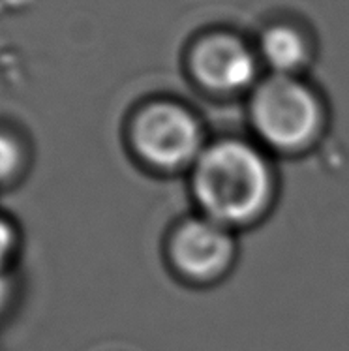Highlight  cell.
Here are the masks:
<instances>
[{
    "label": "cell",
    "instance_id": "cell-1",
    "mask_svg": "<svg viewBox=\"0 0 349 351\" xmlns=\"http://www.w3.org/2000/svg\"><path fill=\"white\" fill-rule=\"evenodd\" d=\"M192 186L205 218L226 228L244 226L269 205L272 173L256 147L226 139L203 149L193 164Z\"/></svg>",
    "mask_w": 349,
    "mask_h": 351
},
{
    "label": "cell",
    "instance_id": "cell-2",
    "mask_svg": "<svg viewBox=\"0 0 349 351\" xmlns=\"http://www.w3.org/2000/svg\"><path fill=\"white\" fill-rule=\"evenodd\" d=\"M250 119L269 147L299 151L320 136L323 108L317 94L297 75L271 73L254 88Z\"/></svg>",
    "mask_w": 349,
    "mask_h": 351
},
{
    "label": "cell",
    "instance_id": "cell-3",
    "mask_svg": "<svg viewBox=\"0 0 349 351\" xmlns=\"http://www.w3.org/2000/svg\"><path fill=\"white\" fill-rule=\"evenodd\" d=\"M132 139L150 165L173 171L195 164L203 152V134L197 119L173 101H154L134 121Z\"/></svg>",
    "mask_w": 349,
    "mask_h": 351
},
{
    "label": "cell",
    "instance_id": "cell-4",
    "mask_svg": "<svg viewBox=\"0 0 349 351\" xmlns=\"http://www.w3.org/2000/svg\"><path fill=\"white\" fill-rule=\"evenodd\" d=\"M188 70L193 81L210 93L237 94L256 83L259 58L241 36L213 30L193 40Z\"/></svg>",
    "mask_w": 349,
    "mask_h": 351
},
{
    "label": "cell",
    "instance_id": "cell-5",
    "mask_svg": "<svg viewBox=\"0 0 349 351\" xmlns=\"http://www.w3.org/2000/svg\"><path fill=\"white\" fill-rule=\"evenodd\" d=\"M235 256L229 228L210 218L184 222L173 235L171 258L178 273L193 282H210L226 273Z\"/></svg>",
    "mask_w": 349,
    "mask_h": 351
},
{
    "label": "cell",
    "instance_id": "cell-6",
    "mask_svg": "<svg viewBox=\"0 0 349 351\" xmlns=\"http://www.w3.org/2000/svg\"><path fill=\"white\" fill-rule=\"evenodd\" d=\"M259 58L274 75H297L312 58L306 34L291 23H272L259 36Z\"/></svg>",
    "mask_w": 349,
    "mask_h": 351
},
{
    "label": "cell",
    "instance_id": "cell-7",
    "mask_svg": "<svg viewBox=\"0 0 349 351\" xmlns=\"http://www.w3.org/2000/svg\"><path fill=\"white\" fill-rule=\"evenodd\" d=\"M32 162L27 136L12 124H0V192L19 186Z\"/></svg>",
    "mask_w": 349,
    "mask_h": 351
},
{
    "label": "cell",
    "instance_id": "cell-8",
    "mask_svg": "<svg viewBox=\"0 0 349 351\" xmlns=\"http://www.w3.org/2000/svg\"><path fill=\"white\" fill-rule=\"evenodd\" d=\"M21 250V231L8 215L0 213V274L14 273Z\"/></svg>",
    "mask_w": 349,
    "mask_h": 351
},
{
    "label": "cell",
    "instance_id": "cell-9",
    "mask_svg": "<svg viewBox=\"0 0 349 351\" xmlns=\"http://www.w3.org/2000/svg\"><path fill=\"white\" fill-rule=\"evenodd\" d=\"M15 293H17V282L14 273L0 274V317H4L10 312Z\"/></svg>",
    "mask_w": 349,
    "mask_h": 351
}]
</instances>
